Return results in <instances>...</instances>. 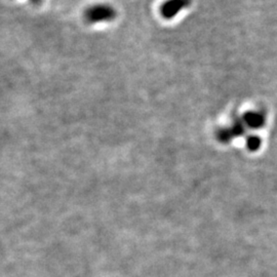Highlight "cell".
<instances>
[{"mask_svg":"<svg viewBox=\"0 0 277 277\" xmlns=\"http://www.w3.org/2000/svg\"><path fill=\"white\" fill-rule=\"evenodd\" d=\"M249 147L251 148V149H253V150H256L259 146H260V144H261V141H260V139L259 138H257V137H252V138H250V140H249Z\"/></svg>","mask_w":277,"mask_h":277,"instance_id":"4","label":"cell"},{"mask_svg":"<svg viewBox=\"0 0 277 277\" xmlns=\"http://www.w3.org/2000/svg\"><path fill=\"white\" fill-rule=\"evenodd\" d=\"M116 17L115 10L106 5H98L89 8L85 12V19L89 23H102V22H110L114 20Z\"/></svg>","mask_w":277,"mask_h":277,"instance_id":"1","label":"cell"},{"mask_svg":"<svg viewBox=\"0 0 277 277\" xmlns=\"http://www.w3.org/2000/svg\"><path fill=\"white\" fill-rule=\"evenodd\" d=\"M31 2H32L33 4H35V5H38V4H40V3L42 2V0H31Z\"/></svg>","mask_w":277,"mask_h":277,"instance_id":"5","label":"cell"},{"mask_svg":"<svg viewBox=\"0 0 277 277\" xmlns=\"http://www.w3.org/2000/svg\"><path fill=\"white\" fill-rule=\"evenodd\" d=\"M243 124L251 129H259L264 127L266 121V116L263 112L259 111H250L242 117Z\"/></svg>","mask_w":277,"mask_h":277,"instance_id":"3","label":"cell"},{"mask_svg":"<svg viewBox=\"0 0 277 277\" xmlns=\"http://www.w3.org/2000/svg\"><path fill=\"white\" fill-rule=\"evenodd\" d=\"M190 0H168L161 6L160 13L163 18L170 20L176 17L183 9L189 7Z\"/></svg>","mask_w":277,"mask_h":277,"instance_id":"2","label":"cell"}]
</instances>
